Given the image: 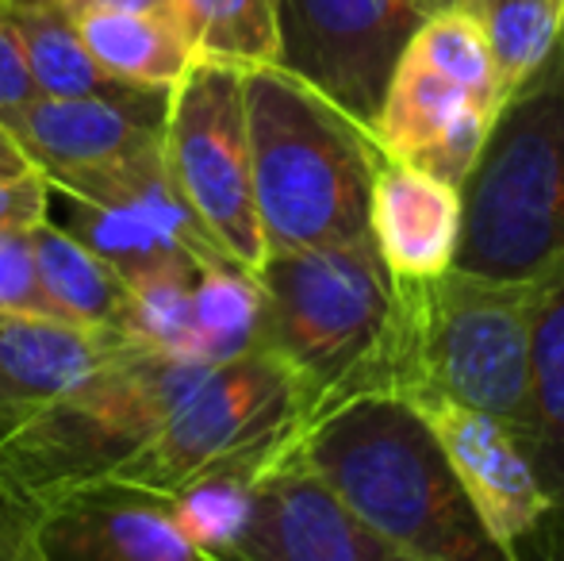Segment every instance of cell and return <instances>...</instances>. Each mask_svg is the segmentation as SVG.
<instances>
[{
	"mask_svg": "<svg viewBox=\"0 0 564 561\" xmlns=\"http://www.w3.org/2000/svg\"><path fill=\"white\" fill-rule=\"evenodd\" d=\"M0 136H4V131H0Z\"/></svg>",
	"mask_w": 564,
	"mask_h": 561,
	"instance_id": "36",
	"label": "cell"
},
{
	"mask_svg": "<svg viewBox=\"0 0 564 561\" xmlns=\"http://www.w3.org/2000/svg\"><path fill=\"white\" fill-rule=\"evenodd\" d=\"M261 346V289L242 266H200L193 278L188 358L219 366Z\"/></svg>",
	"mask_w": 564,
	"mask_h": 561,
	"instance_id": "24",
	"label": "cell"
},
{
	"mask_svg": "<svg viewBox=\"0 0 564 561\" xmlns=\"http://www.w3.org/2000/svg\"><path fill=\"white\" fill-rule=\"evenodd\" d=\"M431 0H276V66L372 131Z\"/></svg>",
	"mask_w": 564,
	"mask_h": 561,
	"instance_id": "9",
	"label": "cell"
},
{
	"mask_svg": "<svg viewBox=\"0 0 564 561\" xmlns=\"http://www.w3.org/2000/svg\"><path fill=\"white\" fill-rule=\"evenodd\" d=\"M15 170H28V158L15 150L12 139L0 136V173H15Z\"/></svg>",
	"mask_w": 564,
	"mask_h": 561,
	"instance_id": "32",
	"label": "cell"
},
{
	"mask_svg": "<svg viewBox=\"0 0 564 561\" xmlns=\"http://www.w3.org/2000/svg\"><path fill=\"white\" fill-rule=\"evenodd\" d=\"M23 527H28V511L15 508L8 496H0V561H20Z\"/></svg>",
	"mask_w": 564,
	"mask_h": 561,
	"instance_id": "31",
	"label": "cell"
},
{
	"mask_svg": "<svg viewBox=\"0 0 564 561\" xmlns=\"http://www.w3.org/2000/svg\"><path fill=\"white\" fill-rule=\"evenodd\" d=\"M74 23L93 62L127 85L173 89L193 66V54H188L173 15L85 12L74 15Z\"/></svg>",
	"mask_w": 564,
	"mask_h": 561,
	"instance_id": "20",
	"label": "cell"
},
{
	"mask_svg": "<svg viewBox=\"0 0 564 561\" xmlns=\"http://www.w3.org/2000/svg\"><path fill=\"white\" fill-rule=\"evenodd\" d=\"M62 227L97 258H105L127 284L158 278V273L200 270V262L139 208H100L69 196V216Z\"/></svg>",
	"mask_w": 564,
	"mask_h": 561,
	"instance_id": "22",
	"label": "cell"
},
{
	"mask_svg": "<svg viewBox=\"0 0 564 561\" xmlns=\"http://www.w3.org/2000/svg\"><path fill=\"white\" fill-rule=\"evenodd\" d=\"M51 208V181L28 165V170L0 173V231H28Z\"/></svg>",
	"mask_w": 564,
	"mask_h": 561,
	"instance_id": "28",
	"label": "cell"
},
{
	"mask_svg": "<svg viewBox=\"0 0 564 561\" xmlns=\"http://www.w3.org/2000/svg\"><path fill=\"white\" fill-rule=\"evenodd\" d=\"M503 100L507 97L496 85H476L468 77L449 74L408 46L395 62L369 136L384 158L415 165L460 188Z\"/></svg>",
	"mask_w": 564,
	"mask_h": 561,
	"instance_id": "11",
	"label": "cell"
},
{
	"mask_svg": "<svg viewBox=\"0 0 564 561\" xmlns=\"http://www.w3.org/2000/svg\"><path fill=\"white\" fill-rule=\"evenodd\" d=\"M246 69L193 62L170 89L162 158L181 201L242 270L265 262V239L253 208L250 131H246Z\"/></svg>",
	"mask_w": 564,
	"mask_h": 561,
	"instance_id": "8",
	"label": "cell"
},
{
	"mask_svg": "<svg viewBox=\"0 0 564 561\" xmlns=\"http://www.w3.org/2000/svg\"><path fill=\"white\" fill-rule=\"evenodd\" d=\"M208 369L185 354L127 338L82 385L0 439V496L28 511L112 477Z\"/></svg>",
	"mask_w": 564,
	"mask_h": 561,
	"instance_id": "6",
	"label": "cell"
},
{
	"mask_svg": "<svg viewBox=\"0 0 564 561\" xmlns=\"http://www.w3.org/2000/svg\"><path fill=\"white\" fill-rule=\"evenodd\" d=\"M253 208L269 255L369 235L380 147L281 66L246 69Z\"/></svg>",
	"mask_w": 564,
	"mask_h": 561,
	"instance_id": "3",
	"label": "cell"
},
{
	"mask_svg": "<svg viewBox=\"0 0 564 561\" xmlns=\"http://www.w3.org/2000/svg\"><path fill=\"white\" fill-rule=\"evenodd\" d=\"M261 289V350L300 392L304 427L357 397H392L400 292L372 235L269 255Z\"/></svg>",
	"mask_w": 564,
	"mask_h": 561,
	"instance_id": "1",
	"label": "cell"
},
{
	"mask_svg": "<svg viewBox=\"0 0 564 561\" xmlns=\"http://www.w3.org/2000/svg\"><path fill=\"white\" fill-rule=\"evenodd\" d=\"M227 561H408L369 531L296 457V442L258 481L253 516Z\"/></svg>",
	"mask_w": 564,
	"mask_h": 561,
	"instance_id": "14",
	"label": "cell"
},
{
	"mask_svg": "<svg viewBox=\"0 0 564 561\" xmlns=\"http://www.w3.org/2000/svg\"><path fill=\"white\" fill-rule=\"evenodd\" d=\"M69 15L85 12H142V15H173V0H58Z\"/></svg>",
	"mask_w": 564,
	"mask_h": 561,
	"instance_id": "30",
	"label": "cell"
},
{
	"mask_svg": "<svg viewBox=\"0 0 564 561\" xmlns=\"http://www.w3.org/2000/svg\"><path fill=\"white\" fill-rule=\"evenodd\" d=\"M434 8H449V0H434Z\"/></svg>",
	"mask_w": 564,
	"mask_h": 561,
	"instance_id": "34",
	"label": "cell"
},
{
	"mask_svg": "<svg viewBox=\"0 0 564 561\" xmlns=\"http://www.w3.org/2000/svg\"><path fill=\"white\" fill-rule=\"evenodd\" d=\"M193 278L196 270L158 273L131 284L127 304V338H139L158 350H173L188 358V331H193Z\"/></svg>",
	"mask_w": 564,
	"mask_h": 561,
	"instance_id": "26",
	"label": "cell"
},
{
	"mask_svg": "<svg viewBox=\"0 0 564 561\" xmlns=\"http://www.w3.org/2000/svg\"><path fill=\"white\" fill-rule=\"evenodd\" d=\"M4 20L20 39L23 62L31 69L39 97H119L139 85L105 74L85 51L77 23L58 0L46 4H0Z\"/></svg>",
	"mask_w": 564,
	"mask_h": 561,
	"instance_id": "19",
	"label": "cell"
},
{
	"mask_svg": "<svg viewBox=\"0 0 564 561\" xmlns=\"http://www.w3.org/2000/svg\"><path fill=\"white\" fill-rule=\"evenodd\" d=\"M457 193L453 270L491 281H545L564 266L561 51L503 100Z\"/></svg>",
	"mask_w": 564,
	"mask_h": 561,
	"instance_id": "4",
	"label": "cell"
},
{
	"mask_svg": "<svg viewBox=\"0 0 564 561\" xmlns=\"http://www.w3.org/2000/svg\"><path fill=\"white\" fill-rule=\"evenodd\" d=\"M31 250H35V270L46 304L54 308L58 320L127 335L123 323L127 304H131V284L119 278L105 258L77 242L66 227L51 224V216L31 227Z\"/></svg>",
	"mask_w": 564,
	"mask_h": 561,
	"instance_id": "18",
	"label": "cell"
},
{
	"mask_svg": "<svg viewBox=\"0 0 564 561\" xmlns=\"http://www.w3.org/2000/svg\"><path fill=\"white\" fill-rule=\"evenodd\" d=\"M173 23L193 62L276 66V0H173Z\"/></svg>",
	"mask_w": 564,
	"mask_h": 561,
	"instance_id": "23",
	"label": "cell"
},
{
	"mask_svg": "<svg viewBox=\"0 0 564 561\" xmlns=\"http://www.w3.org/2000/svg\"><path fill=\"white\" fill-rule=\"evenodd\" d=\"M431 427L480 524L511 561H564V527L511 427L438 392L408 397Z\"/></svg>",
	"mask_w": 564,
	"mask_h": 561,
	"instance_id": "10",
	"label": "cell"
},
{
	"mask_svg": "<svg viewBox=\"0 0 564 561\" xmlns=\"http://www.w3.org/2000/svg\"><path fill=\"white\" fill-rule=\"evenodd\" d=\"M208 561H212V558H208Z\"/></svg>",
	"mask_w": 564,
	"mask_h": 561,
	"instance_id": "38",
	"label": "cell"
},
{
	"mask_svg": "<svg viewBox=\"0 0 564 561\" xmlns=\"http://www.w3.org/2000/svg\"><path fill=\"white\" fill-rule=\"evenodd\" d=\"M449 8L476 23L507 97L542 69L564 35V0H449Z\"/></svg>",
	"mask_w": 564,
	"mask_h": 561,
	"instance_id": "25",
	"label": "cell"
},
{
	"mask_svg": "<svg viewBox=\"0 0 564 561\" xmlns=\"http://www.w3.org/2000/svg\"><path fill=\"white\" fill-rule=\"evenodd\" d=\"M39 97L35 82H31V69L23 62L20 39H15L12 23L0 12V128L12 120L20 108H28Z\"/></svg>",
	"mask_w": 564,
	"mask_h": 561,
	"instance_id": "29",
	"label": "cell"
},
{
	"mask_svg": "<svg viewBox=\"0 0 564 561\" xmlns=\"http://www.w3.org/2000/svg\"><path fill=\"white\" fill-rule=\"evenodd\" d=\"M296 457L408 561H511L468 504L431 427L400 397H357L307 423Z\"/></svg>",
	"mask_w": 564,
	"mask_h": 561,
	"instance_id": "2",
	"label": "cell"
},
{
	"mask_svg": "<svg viewBox=\"0 0 564 561\" xmlns=\"http://www.w3.org/2000/svg\"><path fill=\"white\" fill-rule=\"evenodd\" d=\"M514 439L527 450L564 527V266L542 284L530 343L527 420Z\"/></svg>",
	"mask_w": 564,
	"mask_h": 561,
	"instance_id": "17",
	"label": "cell"
},
{
	"mask_svg": "<svg viewBox=\"0 0 564 561\" xmlns=\"http://www.w3.org/2000/svg\"><path fill=\"white\" fill-rule=\"evenodd\" d=\"M127 343L119 331L0 308V439L66 397Z\"/></svg>",
	"mask_w": 564,
	"mask_h": 561,
	"instance_id": "15",
	"label": "cell"
},
{
	"mask_svg": "<svg viewBox=\"0 0 564 561\" xmlns=\"http://www.w3.org/2000/svg\"><path fill=\"white\" fill-rule=\"evenodd\" d=\"M165 108L170 89L154 85L119 97H35L0 131L54 185L162 147Z\"/></svg>",
	"mask_w": 564,
	"mask_h": 561,
	"instance_id": "13",
	"label": "cell"
},
{
	"mask_svg": "<svg viewBox=\"0 0 564 561\" xmlns=\"http://www.w3.org/2000/svg\"><path fill=\"white\" fill-rule=\"evenodd\" d=\"M289 454V450H284ZM281 454H253L235 457V462L212 465L200 477L181 485L170 496L173 519H177L181 535L212 561H227L238 539L246 535L253 516V496H258V481Z\"/></svg>",
	"mask_w": 564,
	"mask_h": 561,
	"instance_id": "21",
	"label": "cell"
},
{
	"mask_svg": "<svg viewBox=\"0 0 564 561\" xmlns=\"http://www.w3.org/2000/svg\"><path fill=\"white\" fill-rule=\"evenodd\" d=\"M542 284L491 281L453 266L434 278H395L400 346L392 397L438 392L519 434Z\"/></svg>",
	"mask_w": 564,
	"mask_h": 561,
	"instance_id": "5",
	"label": "cell"
},
{
	"mask_svg": "<svg viewBox=\"0 0 564 561\" xmlns=\"http://www.w3.org/2000/svg\"><path fill=\"white\" fill-rule=\"evenodd\" d=\"M431 4H434V0H431Z\"/></svg>",
	"mask_w": 564,
	"mask_h": 561,
	"instance_id": "37",
	"label": "cell"
},
{
	"mask_svg": "<svg viewBox=\"0 0 564 561\" xmlns=\"http://www.w3.org/2000/svg\"><path fill=\"white\" fill-rule=\"evenodd\" d=\"M304 431L300 392L269 350L212 366L147 442L112 473L134 488L173 496L212 465L253 454H284Z\"/></svg>",
	"mask_w": 564,
	"mask_h": 561,
	"instance_id": "7",
	"label": "cell"
},
{
	"mask_svg": "<svg viewBox=\"0 0 564 561\" xmlns=\"http://www.w3.org/2000/svg\"><path fill=\"white\" fill-rule=\"evenodd\" d=\"M0 4H46V0H0Z\"/></svg>",
	"mask_w": 564,
	"mask_h": 561,
	"instance_id": "33",
	"label": "cell"
},
{
	"mask_svg": "<svg viewBox=\"0 0 564 561\" xmlns=\"http://www.w3.org/2000/svg\"><path fill=\"white\" fill-rule=\"evenodd\" d=\"M0 308L58 320L54 308L46 304L43 284H39L35 250H31V227L28 231H0Z\"/></svg>",
	"mask_w": 564,
	"mask_h": 561,
	"instance_id": "27",
	"label": "cell"
},
{
	"mask_svg": "<svg viewBox=\"0 0 564 561\" xmlns=\"http://www.w3.org/2000/svg\"><path fill=\"white\" fill-rule=\"evenodd\" d=\"M20 561H208L181 535L170 496L100 477L28 508Z\"/></svg>",
	"mask_w": 564,
	"mask_h": 561,
	"instance_id": "12",
	"label": "cell"
},
{
	"mask_svg": "<svg viewBox=\"0 0 564 561\" xmlns=\"http://www.w3.org/2000/svg\"><path fill=\"white\" fill-rule=\"evenodd\" d=\"M369 235L392 278L446 273L460 239V193L380 154L369 196Z\"/></svg>",
	"mask_w": 564,
	"mask_h": 561,
	"instance_id": "16",
	"label": "cell"
},
{
	"mask_svg": "<svg viewBox=\"0 0 564 561\" xmlns=\"http://www.w3.org/2000/svg\"><path fill=\"white\" fill-rule=\"evenodd\" d=\"M557 51H561V62H564V35H561V46H557Z\"/></svg>",
	"mask_w": 564,
	"mask_h": 561,
	"instance_id": "35",
	"label": "cell"
}]
</instances>
